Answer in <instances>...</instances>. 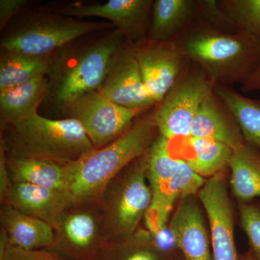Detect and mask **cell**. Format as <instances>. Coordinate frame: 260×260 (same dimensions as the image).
I'll return each instance as SVG.
<instances>
[{"instance_id": "obj_1", "label": "cell", "mask_w": 260, "mask_h": 260, "mask_svg": "<svg viewBox=\"0 0 260 260\" xmlns=\"http://www.w3.org/2000/svg\"><path fill=\"white\" fill-rule=\"evenodd\" d=\"M78 39L51 56L47 75L44 101L62 111L78 98L100 90L113 58L126 42L116 28L89 42Z\"/></svg>"}, {"instance_id": "obj_2", "label": "cell", "mask_w": 260, "mask_h": 260, "mask_svg": "<svg viewBox=\"0 0 260 260\" xmlns=\"http://www.w3.org/2000/svg\"><path fill=\"white\" fill-rule=\"evenodd\" d=\"M158 128L153 112L140 115L126 133L101 148H94L69 164L68 194L72 204L97 201L108 184L154 143Z\"/></svg>"}, {"instance_id": "obj_3", "label": "cell", "mask_w": 260, "mask_h": 260, "mask_svg": "<svg viewBox=\"0 0 260 260\" xmlns=\"http://www.w3.org/2000/svg\"><path fill=\"white\" fill-rule=\"evenodd\" d=\"M215 85H244L260 63V40L219 31L198 22L174 41Z\"/></svg>"}, {"instance_id": "obj_4", "label": "cell", "mask_w": 260, "mask_h": 260, "mask_svg": "<svg viewBox=\"0 0 260 260\" xmlns=\"http://www.w3.org/2000/svg\"><path fill=\"white\" fill-rule=\"evenodd\" d=\"M1 143L9 156L66 164L95 148L78 121L73 118L47 119L39 114L2 128Z\"/></svg>"}, {"instance_id": "obj_5", "label": "cell", "mask_w": 260, "mask_h": 260, "mask_svg": "<svg viewBox=\"0 0 260 260\" xmlns=\"http://www.w3.org/2000/svg\"><path fill=\"white\" fill-rule=\"evenodd\" d=\"M147 153L110 181L99 199L107 244L131 237L152 204L147 179Z\"/></svg>"}, {"instance_id": "obj_6", "label": "cell", "mask_w": 260, "mask_h": 260, "mask_svg": "<svg viewBox=\"0 0 260 260\" xmlns=\"http://www.w3.org/2000/svg\"><path fill=\"white\" fill-rule=\"evenodd\" d=\"M110 26L105 22L84 21L63 15L30 14L5 34L2 39V51L50 56L77 39Z\"/></svg>"}, {"instance_id": "obj_7", "label": "cell", "mask_w": 260, "mask_h": 260, "mask_svg": "<svg viewBox=\"0 0 260 260\" xmlns=\"http://www.w3.org/2000/svg\"><path fill=\"white\" fill-rule=\"evenodd\" d=\"M213 88L198 66L189 68L153 111L159 135L169 141L189 138L195 114Z\"/></svg>"}, {"instance_id": "obj_8", "label": "cell", "mask_w": 260, "mask_h": 260, "mask_svg": "<svg viewBox=\"0 0 260 260\" xmlns=\"http://www.w3.org/2000/svg\"><path fill=\"white\" fill-rule=\"evenodd\" d=\"M54 230L49 250L69 260H93L107 244L99 200L72 205Z\"/></svg>"}, {"instance_id": "obj_9", "label": "cell", "mask_w": 260, "mask_h": 260, "mask_svg": "<svg viewBox=\"0 0 260 260\" xmlns=\"http://www.w3.org/2000/svg\"><path fill=\"white\" fill-rule=\"evenodd\" d=\"M63 112L80 123L95 148L117 139L144 112L121 107L99 91L78 98Z\"/></svg>"}, {"instance_id": "obj_10", "label": "cell", "mask_w": 260, "mask_h": 260, "mask_svg": "<svg viewBox=\"0 0 260 260\" xmlns=\"http://www.w3.org/2000/svg\"><path fill=\"white\" fill-rule=\"evenodd\" d=\"M147 90L155 105L190 68L191 61L175 42H144L129 44Z\"/></svg>"}, {"instance_id": "obj_11", "label": "cell", "mask_w": 260, "mask_h": 260, "mask_svg": "<svg viewBox=\"0 0 260 260\" xmlns=\"http://www.w3.org/2000/svg\"><path fill=\"white\" fill-rule=\"evenodd\" d=\"M198 199L208 217L213 260H239L232 202L222 173L206 181L198 193Z\"/></svg>"}, {"instance_id": "obj_12", "label": "cell", "mask_w": 260, "mask_h": 260, "mask_svg": "<svg viewBox=\"0 0 260 260\" xmlns=\"http://www.w3.org/2000/svg\"><path fill=\"white\" fill-rule=\"evenodd\" d=\"M153 3L151 0H110L102 5H68L59 12L70 18L107 19L128 44H135L148 39Z\"/></svg>"}, {"instance_id": "obj_13", "label": "cell", "mask_w": 260, "mask_h": 260, "mask_svg": "<svg viewBox=\"0 0 260 260\" xmlns=\"http://www.w3.org/2000/svg\"><path fill=\"white\" fill-rule=\"evenodd\" d=\"M99 93L116 104L145 112L156 107L143 81L139 65L126 42L116 53Z\"/></svg>"}, {"instance_id": "obj_14", "label": "cell", "mask_w": 260, "mask_h": 260, "mask_svg": "<svg viewBox=\"0 0 260 260\" xmlns=\"http://www.w3.org/2000/svg\"><path fill=\"white\" fill-rule=\"evenodd\" d=\"M201 206L195 195L181 200L168 225L172 242L184 260H213Z\"/></svg>"}, {"instance_id": "obj_15", "label": "cell", "mask_w": 260, "mask_h": 260, "mask_svg": "<svg viewBox=\"0 0 260 260\" xmlns=\"http://www.w3.org/2000/svg\"><path fill=\"white\" fill-rule=\"evenodd\" d=\"M1 201L53 228L73 205L66 191L25 183L10 184Z\"/></svg>"}, {"instance_id": "obj_16", "label": "cell", "mask_w": 260, "mask_h": 260, "mask_svg": "<svg viewBox=\"0 0 260 260\" xmlns=\"http://www.w3.org/2000/svg\"><path fill=\"white\" fill-rule=\"evenodd\" d=\"M190 137L216 140L233 149L245 143L237 120L214 90L200 104Z\"/></svg>"}, {"instance_id": "obj_17", "label": "cell", "mask_w": 260, "mask_h": 260, "mask_svg": "<svg viewBox=\"0 0 260 260\" xmlns=\"http://www.w3.org/2000/svg\"><path fill=\"white\" fill-rule=\"evenodd\" d=\"M205 182L204 178L181 159L177 172L169 181L161 198L152 203L145 215V225L150 234L155 237L167 230L171 213L177 200L181 201L199 193Z\"/></svg>"}, {"instance_id": "obj_18", "label": "cell", "mask_w": 260, "mask_h": 260, "mask_svg": "<svg viewBox=\"0 0 260 260\" xmlns=\"http://www.w3.org/2000/svg\"><path fill=\"white\" fill-rule=\"evenodd\" d=\"M1 237L10 245L26 250L49 249L54 242L52 225L2 203Z\"/></svg>"}, {"instance_id": "obj_19", "label": "cell", "mask_w": 260, "mask_h": 260, "mask_svg": "<svg viewBox=\"0 0 260 260\" xmlns=\"http://www.w3.org/2000/svg\"><path fill=\"white\" fill-rule=\"evenodd\" d=\"M196 0H155L152 6L148 39L174 42L198 23Z\"/></svg>"}, {"instance_id": "obj_20", "label": "cell", "mask_w": 260, "mask_h": 260, "mask_svg": "<svg viewBox=\"0 0 260 260\" xmlns=\"http://www.w3.org/2000/svg\"><path fill=\"white\" fill-rule=\"evenodd\" d=\"M5 165L11 184L25 183L68 192L69 164L37 158L7 155Z\"/></svg>"}, {"instance_id": "obj_21", "label": "cell", "mask_w": 260, "mask_h": 260, "mask_svg": "<svg viewBox=\"0 0 260 260\" xmlns=\"http://www.w3.org/2000/svg\"><path fill=\"white\" fill-rule=\"evenodd\" d=\"M48 90L47 75L0 93L1 128L16 124L38 114Z\"/></svg>"}, {"instance_id": "obj_22", "label": "cell", "mask_w": 260, "mask_h": 260, "mask_svg": "<svg viewBox=\"0 0 260 260\" xmlns=\"http://www.w3.org/2000/svg\"><path fill=\"white\" fill-rule=\"evenodd\" d=\"M229 168L234 196L242 203L260 199V149L245 142L234 149Z\"/></svg>"}, {"instance_id": "obj_23", "label": "cell", "mask_w": 260, "mask_h": 260, "mask_svg": "<svg viewBox=\"0 0 260 260\" xmlns=\"http://www.w3.org/2000/svg\"><path fill=\"white\" fill-rule=\"evenodd\" d=\"M93 260H171V257L147 229H138L131 237L108 242Z\"/></svg>"}, {"instance_id": "obj_24", "label": "cell", "mask_w": 260, "mask_h": 260, "mask_svg": "<svg viewBox=\"0 0 260 260\" xmlns=\"http://www.w3.org/2000/svg\"><path fill=\"white\" fill-rule=\"evenodd\" d=\"M213 90L232 113L244 141L260 149V100L244 96L232 87L215 85Z\"/></svg>"}, {"instance_id": "obj_25", "label": "cell", "mask_w": 260, "mask_h": 260, "mask_svg": "<svg viewBox=\"0 0 260 260\" xmlns=\"http://www.w3.org/2000/svg\"><path fill=\"white\" fill-rule=\"evenodd\" d=\"M51 56H34L18 53H2L0 93L28 83L39 77L47 75Z\"/></svg>"}, {"instance_id": "obj_26", "label": "cell", "mask_w": 260, "mask_h": 260, "mask_svg": "<svg viewBox=\"0 0 260 260\" xmlns=\"http://www.w3.org/2000/svg\"><path fill=\"white\" fill-rule=\"evenodd\" d=\"M192 155L185 161L202 177H213L229 167L234 149L220 142L189 137Z\"/></svg>"}, {"instance_id": "obj_27", "label": "cell", "mask_w": 260, "mask_h": 260, "mask_svg": "<svg viewBox=\"0 0 260 260\" xmlns=\"http://www.w3.org/2000/svg\"><path fill=\"white\" fill-rule=\"evenodd\" d=\"M169 140L158 135L147 152V179L153 194L152 203L158 201L177 172L181 159L172 156Z\"/></svg>"}, {"instance_id": "obj_28", "label": "cell", "mask_w": 260, "mask_h": 260, "mask_svg": "<svg viewBox=\"0 0 260 260\" xmlns=\"http://www.w3.org/2000/svg\"><path fill=\"white\" fill-rule=\"evenodd\" d=\"M237 32L260 40V0H218Z\"/></svg>"}, {"instance_id": "obj_29", "label": "cell", "mask_w": 260, "mask_h": 260, "mask_svg": "<svg viewBox=\"0 0 260 260\" xmlns=\"http://www.w3.org/2000/svg\"><path fill=\"white\" fill-rule=\"evenodd\" d=\"M239 218L243 232L247 237L251 255L260 260V204L254 203H241Z\"/></svg>"}, {"instance_id": "obj_30", "label": "cell", "mask_w": 260, "mask_h": 260, "mask_svg": "<svg viewBox=\"0 0 260 260\" xmlns=\"http://www.w3.org/2000/svg\"><path fill=\"white\" fill-rule=\"evenodd\" d=\"M198 22L224 32H237L235 27L220 8L218 0H196Z\"/></svg>"}, {"instance_id": "obj_31", "label": "cell", "mask_w": 260, "mask_h": 260, "mask_svg": "<svg viewBox=\"0 0 260 260\" xmlns=\"http://www.w3.org/2000/svg\"><path fill=\"white\" fill-rule=\"evenodd\" d=\"M0 260H69L49 249L26 250L10 245L0 237Z\"/></svg>"}, {"instance_id": "obj_32", "label": "cell", "mask_w": 260, "mask_h": 260, "mask_svg": "<svg viewBox=\"0 0 260 260\" xmlns=\"http://www.w3.org/2000/svg\"><path fill=\"white\" fill-rule=\"evenodd\" d=\"M27 0H1L0 1V28H4L10 20L18 14L25 5Z\"/></svg>"}, {"instance_id": "obj_33", "label": "cell", "mask_w": 260, "mask_h": 260, "mask_svg": "<svg viewBox=\"0 0 260 260\" xmlns=\"http://www.w3.org/2000/svg\"><path fill=\"white\" fill-rule=\"evenodd\" d=\"M244 92L260 91V63L255 71L242 85Z\"/></svg>"}, {"instance_id": "obj_34", "label": "cell", "mask_w": 260, "mask_h": 260, "mask_svg": "<svg viewBox=\"0 0 260 260\" xmlns=\"http://www.w3.org/2000/svg\"><path fill=\"white\" fill-rule=\"evenodd\" d=\"M242 260H255L254 258L253 257V256L251 255L250 252H248L247 254H246L245 255L243 256Z\"/></svg>"}]
</instances>
